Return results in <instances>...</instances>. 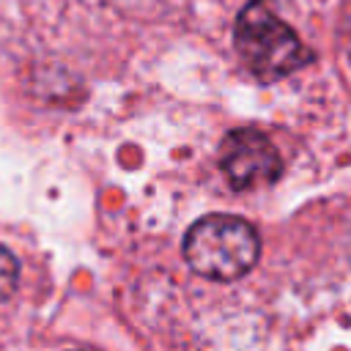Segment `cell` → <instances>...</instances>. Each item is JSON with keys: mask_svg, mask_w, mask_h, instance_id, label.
Instances as JSON below:
<instances>
[{"mask_svg": "<svg viewBox=\"0 0 351 351\" xmlns=\"http://www.w3.org/2000/svg\"><path fill=\"white\" fill-rule=\"evenodd\" d=\"M233 44L244 66L261 82H274L302 69L313 55L269 0H250L233 27Z\"/></svg>", "mask_w": 351, "mask_h": 351, "instance_id": "cell-1", "label": "cell"}, {"mask_svg": "<svg viewBox=\"0 0 351 351\" xmlns=\"http://www.w3.org/2000/svg\"><path fill=\"white\" fill-rule=\"evenodd\" d=\"M261 255L258 230L233 214L200 217L184 236V258L189 269L214 282L244 277Z\"/></svg>", "mask_w": 351, "mask_h": 351, "instance_id": "cell-2", "label": "cell"}, {"mask_svg": "<svg viewBox=\"0 0 351 351\" xmlns=\"http://www.w3.org/2000/svg\"><path fill=\"white\" fill-rule=\"evenodd\" d=\"M219 167L228 184L239 192L274 184L282 173V159L274 143L258 129H233L219 143Z\"/></svg>", "mask_w": 351, "mask_h": 351, "instance_id": "cell-3", "label": "cell"}, {"mask_svg": "<svg viewBox=\"0 0 351 351\" xmlns=\"http://www.w3.org/2000/svg\"><path fill=\"white\" fill-rule=\"evenodd\" d=\"M19 285V261L0 244V302H8Z\"/></svg>", "mask_w": 351, "mask_h": 351, "instance_id": "cell-4", "label": "cell"}, {"mask_svg": "<svg viewBox=\"0 0 351 351\" xmlns=\"http://www.w3.org/2000/svg\"><path fill=\"white\" fill-rule=\"evenodd\" d=\"M69 351H96V348H69Z\"/></svg>", "mask_w": 351, "mask_h": 351, "instance_id": "cell-5", "label": "cell"}]
</instances>
